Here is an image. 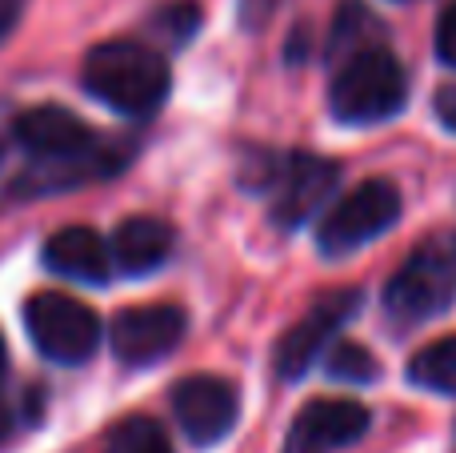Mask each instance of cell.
<instances>
[{
  "label": "cell",
  "instance_id": "obj_1",
  "mask_svg": "<svg viewBox=\"0 0 456 453\" xmlns=\"http://www.w3.org/2000/svg\"><path fill=\"white\" fill-rule=\"evenodd\" d=\"M168 64L144 40H109L85 56V88L125 117H149L168 96Z\"/></svg>",
  "mask_w": 456,
  "mask_h": 453
},
{
  "label": "cell",
  "instance_id": "obj_2",
  "mask_svg": "<svg viewBox=\"0 0 456 453\" xmlns=\"http://www.w3.org/2000/svg\"><path fill=\"white\" fill-rule=\"evenodd\" d=\"M409 101V77L385 45H372L337 64L329 109L340 125H380Z\"/></svg>",
  "mask_w": 456,
  "mask_h": 453
},
{
  "label": "cell",
  "instance_id": "obj_3",
  "mask_svg": "<svg viewBox=\"0 0 456 453\" xmlns=\"http://www.w3.org/2000/svg\"><path fill=\"white\" fill-rule=\"evenodd\" d=\"M28 337L56 366H85L101 345V317L69 293H37L24 305Z\"/></svg>",
  "mask_w": 456,
  "mask_h": 453
},
{
  "label": "cell",
  "instance_id": "obj_4",
  "mask_svg": "<svg viewBox=\"0 0 456 453\" xmlns=\"http://www.w3.org/2000/svg\"><path fill=\"white\" fill-rule=\"evenodd\" d=\"M396 217H401V193L388 181H364L324 213L321 229H316V249L340 261V257L364 249L369 241H377L380 233H388Z\"/></svg>",
  "mask_w": 456,
  "mask_h": 453
},
{
  "label": "cell",
  "instance_id": "obj_5",
  "mask_svg": "<svg viewBox=\"0 0 456 453\" xmlns=\"http://www.w3.org/2000/svg\"><path fill=\"white\" fill-rule=\"evenodd\" d=\"M456 297V261L441 245H425L396 269L385 289V313L401 329L441 317Z\"/></svg>",
  "mask_w": 456,
  "mask_h": 453
},
{
  "label": "cell",
  "instance_id": "obj_6",
  "mask_svg": "<svg viewBox=\"0 0 456 453\" xmlns=\"http://www.w3.org/2000/svg\"><path fill=\"white\" fill-rule=\"evenodd\" d=\"M184 329H189V317L181 305H136V309L117 313L109 342L125 366H157L184 342Z\"/></svg>",
  "mask_w": 456,
  "mask_h": 453
},
{
  "label": "cell",
  "instance_id": "obj_7",
  "mask_svg": "<svg viewBox=\"0 0 456 453\" xmlns=\"http://www.w3.org/2000/svg\"><path fill=\"white\" fill-rule=\"evenodd\" d=\"M173 414H176V422H181V430L189 433V441H197V446H216L236 425L240 398H236V385L224 382V377L197 374V377L176 382Z\"/></svg>",
  "mask_w": 456,
  "mask_h": 453
},
{
  "label": "cell",
  "instance_id": "obj_8",
  "mask_svg": "<svg viewBox=\"0 0 456 453\" xmlns=\"http://www.w3.org/2000/svg\"><path fill=\"white\" fill-rule=\"evenodd\" d=\"M356 309H361V293H356V289H340V293H329L324 301H316L313 309L281 337V345H276V374H281L284 382L305 377L308 366L321 358L324 342H329Z\"/></svg>",
  "mask_w": 456,
  "mask_h": 453
},
{
  "label": "cell",
  "instance_id": "obj_9",
  "mask_svg": "<svg viewBox=\"0 0 456 453\" xmlns=\"http://www.w3.org/2000/svg\"><path fill=\"white\" fill-rule=\"evenodd\" d=\"M337 189V165L313 152H297V157L281 161L273 181V221L284 229H297L300 221L316 213Z\"/></svg>",
  "mask_w": 456,
  "mask_h": 453
},
{
  "label": "cell",
  "instance_id": "obj_10",
  "mask_svg": "<svg viewBox=\"0 0 456 453\" xmlns=\"http://www.w3.org/2000/svg\"><path fill=\"white\" fill-rule=\"evenodd\" d=\"M369 430V409L348 398H321L300 409L292 425L284 453H332L340 446H353Z\"/></svg>",
  "mask_w": 456,
  "mask_h": 453
},
{
  "label": "cell",
  "instance_id": "obj_11",
  "mask_svg": "<svg viewBox=\"0 0 456 453\" xmlns=\"http://www.w3.org/2000/svg\"><path fill=\"white\" fill-rule=\"evenodd\" d=\"M45 265L69 281L104 285L112 273V249L85 225H69V229H56L45 241Z\"/></svg>",
  "mask_w": 456,
  "mask_h": 453
},
{
  "label": "cell",
  "instance_id": "obj_12",
  "mask_svg": "<svg viewBox=\"0 0 456 453\" xmlns=\"http://www.w3.org/2000/svg\"><path fill=\"white\" fill-rule=\"evenodd\" d=\"M112 265H120L133 277L157 273L173 253V229L157 217H133L112 233Z\"/></svg>",
  "mask_w": 456,
  "mask_h": 453
},
{
  "label": "cell",
  "instance_id": "obj_13",
  "mask_svg": "<svg viewBox=\"0 0 456 453\" xmlns=\"http://www.w3.org/2000/svg\"><path fill=\"white\" fill-rule=\"evenodd\" d=\"M380 21L361 4V0H345V8L337 12V24L329 32V61H348L353 53L380 45Z\"/></svg>",
  "mask_w": 456,
  "mask_h": 453
},
{
  "label": "cell",
  "instance_id": "obj_14",
  "mask_svg": "<svg viewBox=\"0 0 456 453\" xmlns=\"http://www.w3.org/2000/svg\"><path fill=\"white\" fill-rule=\"evenodd\" d=\"M409 382L433 393H456V334L425 345L409 366Z\"/></svg>",
  "mask_w": 456,
  "mask_h": 453
},
{
  "label": "cell",
  "instance_id": "obj_15",
  "mask_svg": "<svg viewBox=\"0 0 456 453\" xmlns=\"http://www.w3.org/2000/svg\"><path fill=\"white\" fill-rule=\"evenodd\" d=\"M104 453H173V446L152 417H128L109 433Z\"/></svg>",
  "mask_w": 456,
  "mask_h": 453
},
{
  "label": "cell",
  "instance_id": "obj_16",
  "mask_svg": "<svg viewBox=\"0 0 456 453\" xmlns=\"http://www.w3.org/2000/svg\"><path fill=\"white\" fill-rule=\"evenodd\" d=\"M377 358H372L364 345H353V342H340L337 350L329 353V377L337 382H348V385H364V382H377Z\"/></svg>",
  "mask_w": 456,
  "mask_h": 453
},
{
  "label": "cell",
  "instance_id": "obj_17",
  "mask_svg": "<svg viewBox=\"0 0 456 453\" xmlns=\"http://www.w3.org/2000/svg\"><path fill=\"white\" fill-rule=\"evenodd\" d=\"M157 24L173 37V45H184L189 40V32L200 24V8L192 4V0H181V4H168L165 12L157 16Z\"/></svg>",
  "mask_w": 456,
  "mask_h": 453
},
{
  "label": "cell",
  "instance_id": "obj_18",
  "mask_svg": "<svg viewBox=\"0 0 456 453\" xmlns=\"http://www.w3.org/2000/svg\"><path fill=\"white\" fill-rule=\"evenodd\" d=\"M436 56H441L449 69H456V0L441 12V21H436Z\"/></svg>",
  "mask_w": 456,
  "mask_h": 453
},
{
  "label": "cell",
  "instance_id": "obj_19",
  "mask_svg": "<svg viewBox=\"0 0 456 453\" xmlns=\"http://www.w3.org/2000/svg\"><path fill=\"white\" fill-rule=\"evenodd\" d=\"M281 8V0H240V24L244 29H260L268 24V16Z\"/></svg>",
  "mask_w": 456,
  "mask_h": 453
},
{
  "label": "cell",
  "instance_id": "obj_20",
  "mask_svg": "<svg viewBox=\"0 0 456 453\" xmlns=\"http://www.w3.org/2000/svg\"><path fill=\"white\" fill-rule=\"evenodd\" d=\"M24 4H28V0H0V45H4V40L12 37V29L20 24Z\"/></svg>",
  "mask_w": 456,
  "mask_h": 453
},
{
  "label": "cell",
  "instance_id": "obj_21",
  "mask_svg": "<svg viewBox=\"0 0 456 453\" xmlns=\"http://www.w3.org/2000/svg\"><path fill=\"white\" fill-rule=\"evenodd\" d=\"M436 117H441V125L449 128V133H456V85H449V88H441L436 93Z\"/></svg>",
  "mask_w": 456,
  "mask_h": 453
},
{
  "label": "cell",
  "instance_id": "obj_22",
  "mask_svg": "<svg viewBox=\"0 0 456 453\" xmlns=\"http://www.w3.org/2000/svg\"><path fill=\"white\" fill-rule=\"evenodd\" d=\"M8 433H12V409H8L4 398H0V441H4Z\"/></svg>",
  "mask_w": 456,
  "mask_h": 453
},
{
  "label": "cell",
  "instance_id": "obj_23",
  "mask_svg": "<svg viewBox=\"0 0 456 453\" xmlns=\"http://www.w3.org/2000/svg\"><path fill=\"white\" fill-rule=\"evenodd\" d=\"M8 374V350H4V337H0V382H4Z\"/></svg>",
  "mask_w": 456,
  "mask_h": 453
}]
</instances>
